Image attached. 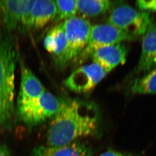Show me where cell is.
<instances>
[{
  "label": "cell",
  "mask_w": 156,
  "mask_h": 156,
  "mask_svg": "<svg viewBox=\"0 0 156 156\" xmlns=\"http://www.w3.org/2000/svg\"><path fill=\"white\" fill-rule=\"evenodd\" d=\"M57 14L55 1H35L30 16L28 28L38 30L43 28L52 21Z\"/></svg>",
  "instance_id": "cell-12"
},
{
  "label": "cell",
  "mask_w": 156,
  "mask_h": 156,
  "mask_svg": "<svg viewBox=\"0 0 156 156\" xmlns=\"http://www.w3.org/2000/svg\"><path fill=\"white\" fill-rule=\"evenodd\" d=\"M67 47L58 66L64 67L78 61L87 47L92 25L89 21L74 16L63 21Z\"/></svg>",
  "instance_id": "cell-3"
},
{
  "label": "cell",
  "mask_w": 156,
  "mask_h": 156,
  "mask_svg": "<svg viewBox=\"0 0 156 156\" xmlns=\"http://www.w3.org/2000/svg\"><path fill=\"white\" fill-rule=\"evenodd\" d=\"M64 101L46 91L39 97L18 107V116L28 126L38 125L53 118L60 110Z\"/></svg>",
  "instance_id": "cell-4"
},
{
  "label": "cell",
  "mask_w": 156,
  "mask_h": 156,
  "mask_svg": "<svg viewBox=\"0 0 156 156\" xmlns=\"http://www.w3.org/2000/svg\"><path fill=\"white\" fill-rule=\"evenodd\" d=\"M99 123V111L95 105L76 99L64 100L50 124L47 146H65L79 137L94 136Z\"/></svg>",
  "instance_id": "cell-1"
},
{
  "label": "cell",
  "mask_w": 156,
  "mask_h": 156,
  "mask_svg": "<svg viewBox=\"0 0 156 156\" xmlns=\"http://www.w3.org/2000/svg\"><path fill=\"white\" fill-rule=\"evenodd\" d=\"M34 0L0 1V21L6 31L28 28Z\"/></svg>",
  "instance_id": "cell-6"
},
{
  "label": "cell",
  "mask_w": 156,
  "mask_h": 156,
  "mask_svg": "<svg viewBox=\"0 0 156 156\" xmlns=\"http://www.w3.org/2000/svg\"><path fill=\"white\" fill-rule=\"evenodd\" d=\"M8 123H9L6 121V119L3 116L1 111L0 110V129L5 127Z\"/></svg>",
  "instance_id": "cell-21"
},
{
  "label": "cell",
  "mask_w": 156,
  "mask_h": 156,
  "mask_svg": "<svg viewBox=\"0 0 156 156\" xmlns=\"http://www.w3.org/2000/svg\"><path fill=\"white\" fill-rule=\"evenodd\" d=\"M44 46L58 65L67 47L66 35L63 21L55 25L48 32L44 40Z\"/></svg>",
  "instance_id": "cell-13"
},
{
  "label": "cell",
  "mask_w": 156,
  "mask_h": 156,
  "mask_svg": "<svg viewBox=\"0 0 156 156\" xmlns=\"http://www.w3.org/2000/svg\"><path fill=\"white\" fill-rule=\"evenodd\" d=\"M130 89L136 94H156V68L136 78Z\"/></svg>",
  "instance_id": "cell-16"
},
{
  "label": "cell",
  "mask_w": 156,
  "mask_h": 156,
  "mask_svg": "<svg viewBox=\"0 0 156 156\" xmlns=\"http://www.w3.org/2000/svg\"><path fill=\"white\" fill-rule=\"evenodd\" d=\"M17 53L15 41L7 31L0 34V110L6 121L15 111V69Z\"/></svg>",
  "instance_id": "cell-2"
},
{
  "label": "cell",
  "mask_w": 156,
  "mask_h": 156,
  "mask_svg": "<svg viewBox=\"0 0 156 156\" xmlns=\"http://www.w3.org/2000/svg\"><path fill=\"white\" fill-rule=\"evenodd\" d=\"M136 5L141 11L148 13L156 11V0H140L136 2Z\"/></svg>",
  "instance_id": "cell-18"
},
{
  "label": "cell",
  "mask_w": 156,
  "mask_h": 156,
  "mask_svg": "<svg viewBox=\"0 0 156 156\" xmlns=\"http://www.w3.org/2000/svg\"><path fill=\"white\" fill-rule=\"evenodd\" d=\"M112 2L109 0H78L77 1V13L80 17H96L109 10Z\"/></svg>",
  "instance_id": "cell-15"
},
{
  "label": "cell",
  "mask_w": 156,
  "mask_h": 156,
  "mask_svg": "<svg viewBox=\"0 0 156 156\" xmlns=\"http://www.w3.org/2000/svg\"><path fill=\"white\" fill-rule=\"evenodd\" d=\"M57 14L54 20L55 23H60L70 18L76 16L77 13V1H55Z\"/></svg>",
  "instance_id": "cell-17"
},
{
  "label": "cell",
  "mask_w": 156,
  "mask_h": 156,
  "mask_svg": "<svg viewBox=\"0 0 156 156\" xmlns=\"http://www.w3.org/2000/svg\"><path fill=\"white\" fill-rule=\"evenodd\" d=\"M31 156H93L88 146L80 141L58 147L40 146L35 147Z\"/></svg>",
  "instance_id": "cell-14"
},
{
  "label": "cell",
  "mask_w": 156,
  "mask_h": 156,
  "mask_svg": "<svg viewBox=\"0 0 156 156\" xmlns=\"http://www.w3.org/2000/svg\"><path fill=\"white\" fill-rule=\"evenodd\" d=\"M0 156H11L10 151L7 146L0 144Z\"/></svg>",
  "instance_id": "cell-20"
},
{
  "label": "cell",
  "mask_w": 156,
  "mask_h": 156,
  "mask_svg": "<svg viewBox=\"0 0 156 156\" xmlns=\"http://www.w3.org/2000/svg\"><path fill=\"white\" fill-rule=\"evenodd\" d=\"M136 37L110 24H100L91 27L87 47L78 61L83 62L97 49L117 44Z\"/></svg>",
  "instance_id": "cell-7"
},
{
  "label": "cell",
  "mask_w": 156,
  "mask_h": 156,
  "mask_svg": "<svg viewBox=\"0 0 156 156\" xmlns=\"http://www.w3.org/2000/svg\"><path fill=\"white\" fill-rule=\"evenodd\" d=\"M127 53V48L120 43L97 49L90 57L93 63L100 66L108 73L120 64L125 63Z\"/></svg>",
  "instance_id": "cell-9"
},
{
  "label": "cell",
  "mask_w": 156,
  "mask_h": 156,
  "mask_svg": "<svg viewBox=\"0 0 156 156\" xmlns=\"http://www.w3.org/2000/svg\"><path fill=\"white\" fill-rule=\"evenodd\" d=\"M100 156H133L131 155L121 153L113 150H108L104 152Z\"/></svg>",
  "instance_id": "cell-19"
},
{
  "label": "cell",
  "mask_w": 156,
  "mask_h": 156,
  "mask_svg": "<svg viewBox=\"0 0 156 156\" xmlns=\"http://www.w3.org/2000/svg\"><path fill=\"white\" fill-rule=\"evenodd\" d=\"M153 22L150 13L126 4L117 6L108 18V23L134 37L144 35Z\"/></svg>",
  "instance_id": "cell-5"
},
{
  "label": "cell",
  "mask_w": 156,
  "mask_h": 156,
  "mask_svg": "<svg viewBox=\"0 0 156 156\" xmlns=\"http://www.w3.org/2000/svg\"><path fill=\"white\" fill-rule=\"evenodd\" d=\"M156 66V24L153 22L143 35L141 52L134 73H147Z\"/></svg>",
  "instance_id": "cell-11"
},
{
  "label": "cell",
  "mask_w": 156,
  "mask_h": 156,
  "mask_svg": "<svg viewBox=\"0 0 156 156\" xmlns=\"http://www.w3.org/2000/svg\"><path fill=\"white\" fill-rule=\"evenodd\" d=\"M20 69V85L17 107L34 100L47 91L41 81L23 63L21 64Z\"/></svg>",
  "instance_id": "cell-10"
},
{
  "label": "cell",
  "mask_w": 156,
  "mask_h": 156,
  "mask_svg": "<svg viewBox=\"0 0 156 156\" xmlns=\"http://www.w3.org/2000/svg\"><path fill=\"white\" fill-rule=\"evenodd\" d=\"M107 73L100 66L93 63L83 65L73 71L65 79L64 84L75 93L88 94L106 76Z\"/></svg>",
  "instance_id": "cell-8"
}]
</instances>
